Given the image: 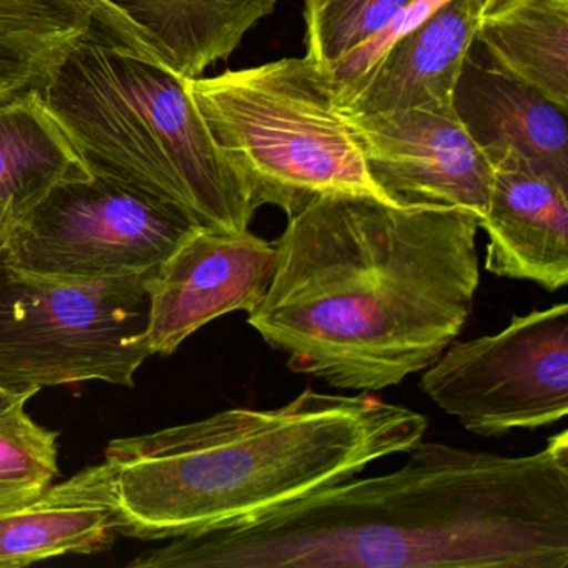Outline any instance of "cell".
I'll use <instances>...</instances> for the list:
<instances>
[{
	"instance_id": "8fae6325",
	"label": "cell",
	"mask_w": 568,
	"mask_h": 568,
	"mask_svg": "<svg viewBox=\"0 0 568 568\" xmlns=\"http://www.w3.org/2000/svg\"><path fill=\"white\" fill-rule=\"evenodd\" d=\"M515 0H444L408 26L354 81L328 91L345 114L452 104L480 21Z\"/></svg>"
},
{
	"instance_id": "7a4b0ae2",
	"label": "cell",
	"mask_w": 568,
	"mask_h": 568,
	"mask_svg": "<svg viewBox=\"0 0 568 568\" xmlns=\"http://www.w3.org/2000/svg\"><path fill=\"white\" fill-rule=\"evenodd\" d=\"M478 229L465 209L322 195L287 217L248 325L294 374L341 390L394 387L430 367L467 324Z\"/></svg>"
},
{
	"instance_id": "ac0fdd59",
	"label": "cell",
	"mask_w": 568,
	"mask_h": 568,
	"mask_svg": "<svg viewBox=\"0 0 568 568\" xmlns=\"http://www.w3.org/2000/svg\"><path fill=\"white\" fill-rule=\"evenodd\" d=\"M305 55L321 74L384 31L417 0H304Z\"/></svg>"
},
{
	"instance_id": "2e32d148",
	"label": "cell",
	"mask_w": 568,
	"mask_h": 568,
	"mask_svg": "<svg viewBox=\"0 0 568 568\" xmlns=\"http://www.w3.org/2000/svg\"><path fill=\"white\" fill-rule=\"evenodd\" d=\"M134 22L165 65L197 79L234 54L281 0H105Z\"/></svg>"
},
{
	"instance_id": "9c48e42d",
	"label": "cell",
	"mask_w": 568,
	"mask_h": 568,
	"mask_svg": "<svg viewBox=\"0 0 568 568\" xmlns=\"http://www.w3.org/2000/svg\"><path fill=\"white\" fill-rule=\"evenodd\" d=\"M345 118L372 178L388 197L398 204L465 209L478 222L484 217L494 164L468 134L454 104Z\"/></svg>"
},
{
	"instance_id": "4fadbf2b",
	"label": "cell",
	"mask_w": 568,
	"mask_h": 568,
	"mask_svg": "<svg viewBox=\"0 0 568 568\" xmlns=\"http://www.w3.org/2000/svg\"><path fill=\"white\" fill-rule=\"evenodd\" d=\"M122 528L118 484L104 460L34 497L0 507V568L94 554L108 548Z\"/></svg>"
},
{
	"instance_id": "6da1fadb",
	"label": "cell",
	"mask_w": 568,
	"mask_h": 568,
	"mask_svg": "<svg viewBox=\"0 0 568 568\" xmlns=\"http://www.w3.org/2000/svg\"><path fill=\"white\" fill-rule=\"evenodd\" d=\"M251 520L172 538L131 568H567L568 432L537 454L420 442Z\"/></svg>"
},
{
	"instance_id": "d6986e66",
	"label": "cell",
	"mask_w": 568,
	"mask_h": 568,
	"mask_svg": "<svg viewBox=\"0 0 568 568\" xmlns=\"http://www.w3.org/2000/svg\"><path fill=\"white\" fill-rule=\"evenodd\" d=\"M24 408L0 417V507L34 497L59 474L58 434L36 424Z\"/></svg>"
},
{
	"instance_id": "8992f818",
	"label": "cell",
	"mask_w": 568,
	"mask_h": 568,
	"mask_svg": "<svg viewBox=\"0 0 568 568\" xmlns=\"http://www.w3.org/2000/svg\"><path fill=\"white\" fill-rule=\"evenodd\" d=\"M148 277H45L0 261V387L29 397L89 381L134 387L152 357Z\"/></svg>"
},
{
	"instance_id": "3957f363",
	"label": "cell",
	"mask_w": 568,
	"mask_h": 568,
	"mask_svg": "<svg viewBox=\"0 0 568 568\" xmlns=\"http://www.w3.org/2000/svg\"><path fill=\"white\" fill-rule=\"evenodd\" d=\"M427 417L371 392L304 388L275 408H231L204 420L118 438L105 448L124 528L142 540L251 520L278 505L407 454Z\"/></svg>"
},
{
	"instance_id": "52a82bcc",
	"label": "cell",
	"mask_w": 568,
	"mask_h": 568,
	"mask_svg": "<svg viewBox=\"0 0 568 568\" xmlns=\"http://www.w3.org/2000/svg\"><path fill=\"white\" fill-rule=\"evenodd\" d=\"M197 227L179 209L94 172L54 189L2 242L0 261L55 278L152 274Z\"/></svg>"
},
{
	"instance_id": "277c9868",
	"label": "cell",
	"mask_w": 568,
	"mask_h": 568,
	"mask_svg": "<svg viewBox=\"0 0 568 568\" xmlns=\"http://www.w3.org/2000/svg\"><path fill=\"white\" fill-rule=\"evenodd\" d=\"M44 99L92 172L179 209L199 227L248 231L258 209L205 124L189 79L92 31Z\"/></svg>"
},
{
	"instance_id": "ffe728a7",
	"label": "cell",
	"mask_w": 568,
	"mask_h": 568,
	"mask_svg": "<svg viewBox=\"0 0 568 568\" xmlns=\"http://www.w3.org/2000/svg\"><path fill=\"white\" fill-rule=\"evenodd\" d=\"M29 395L12 394V392L6 390L4 387H0V417L11 412L12 408L19 407V405L28 404Z\"/></svg>"
},
{
	"instance_id": "44dd1931",
	"label": "cell",
	"mask_w": 568,
	"mask_h": 568,
	"mask_svg": "<svg viewBox=\"0 0 568 568\" xmlns=\"http://www.w3.org/2000/svg\"><path fill=\"white\" fill-rule=\"evenodd\" d=\"M0 244H2V242H0Z\"/></svg>"
},
{
	"instance_id": "30bf717a",
	"label": "cell",
	"mask_w": 568,
	"mask_h": 568,
	"mask_svg": "<svg viewBox=\"0 0 568 568\" xmlns=\"http://www.w3.org/2000/svg\"><path fill=\"white\" fill-rule=\"evenodd\" d=\"M275 265V244L251 231L194 229L145 281V338L152 355L174 354L222 315L254 311L267 294Z\"/></svg>"
},
{
	"instance_id": "9a60e30c",
	"label": "cell",
	"mask_w": 568,
	"mask_h": 568,
	"mask_svg": "<svg viewBox=\"0 0 568 568\" xmlns=\"http://www.w3.org/2000/svg\"><path fill=\"white\" fill-rule=\"evenodd\" d=\"M92 175L88 159L41 92L0 105V242L54 189Z\"/></svg>"
},
{
	"instance_id": "e0dca14e",
	"label": "cell",
	"mask_w": 568,
	"mask_h": 568,
	"mask_svg": "<svg viewBox=\"0 0 568 568\" xmlns=\"http://www.w3.org/2000/svg\"><path fill=\"white\" fill-rule=\"evenodd\" d=\"M475 42L491 68L568 111V0H515L481 19Z\"/></svg>"
},
{
	"instance_id": "7c38bea8",
	"label": "cell",
	"mask_w": 568,
	"mask_h": 568,
	"mask_svg": "<svg viewBox=\"0 0 568 568\" xmlns=\"http://www.w3.org/2000/svg\"><path fill=\"white\" fill-rule=\"evenodd\" d=\"M485 268L547 292L568 284V182L514 155L494 164L484 217Z\"/></svg>"
},
{
	"instance_id": "ba28073f",
	"label": "cell",
	"mask_w": 568,
	"mask_h": 568,
	"mask_svg": "<svg viewBox=\"0 0 568 568\" xmlns=\"http://www.w3.org/2000/svg\"><path fill=\"white\" fill-rule=\"evenodd\" d=\"M420 388L465 430L500 437L568 414V305L517 315L494 335L452 342Z\"/></svg>"
},
{
	"instance_id": "5bb4252c",
	"label": "cell",
	"mask_w": 568,
	"mask_h": 568,
	"mask_svg": "<svg viewBox=\"0 0 568 568\" xmlns=\"http://www.w3.org/2000/svg\"><path fill=\"white\" fill-rule=\"evenodd\" d=\"M452 104L491 164L514 155L568 182L567 112L554 102L468 55Z\"/></svg>"
},
{
	"instance_id": "5b68a950",
	"label": "cell",
	"mask_w": 568,
	"mask_h": 568,
	"mask_svg": "<svg viewBox=\"0 0 568 568\" xmlns=\"http://www.w3.org/2000/svg\"><path fill=\"white\" fill-rule=\"evenodd\" d=\"M189 91L255 207L291 215L322 195H367L388 204L344 112L305 58H285L215 78Z\"/></svg>"
}]
</instances>
